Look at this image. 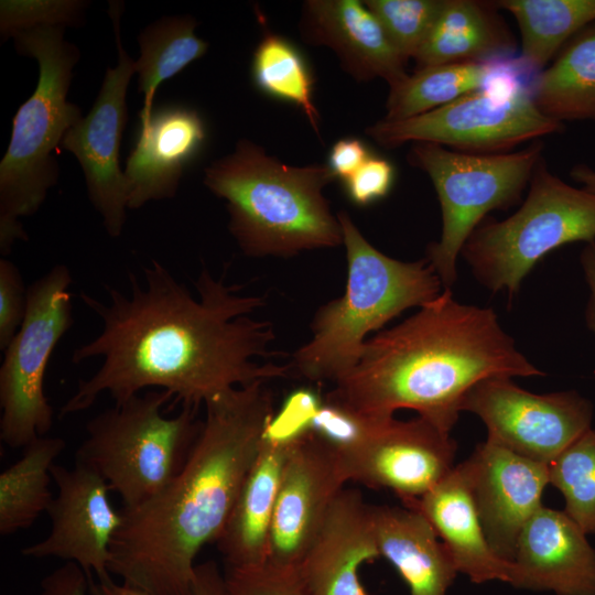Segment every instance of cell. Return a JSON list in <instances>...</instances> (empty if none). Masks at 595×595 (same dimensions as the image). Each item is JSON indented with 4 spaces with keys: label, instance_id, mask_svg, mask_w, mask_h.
Returning a JSON list of instances; mask_svg holds the SVG:
<instances>
[{
    "label": "cell",
    "instance_id": "1",
    "mask_svg": "<svg viewBox=\"0 0 595 595\" xmlns=\"http://www.w3.org/2000/svg\"><path fill=\"white\" fill-rule=\"evenodd\" d=\"M129 281V293L107 286V301L80 293L102 327L74 349L72 361L102 363L79 380L61 416L89 409L102 393L121 404L152 387L197 410L235 388L289 374V366L255 360L271 356L275 338L270 322L252 317L262 296L242 293L208 269L196 279L194 295L156 260L143 269L142 281L132 273Z\"/></svg>",
    "mask_w": 595,
    "mask_h": 595
},
{
    "label": "cell",
    "instance_id": "2",
    "mask_svg": "<svg viewBox=\"0 0 595 595\" xmlns=\"http://www.w3.org/2000/svg\"><path fill=\"white\" fill-rule=\"evenodd\" d=\"M266 382L207 402L181 472L151 499L121 509L109 564L121 583L150 595H194L195 559L220 534L274 415Z\"/></svg>",
    "mask_w": 595,
    "mask_h": 595
},
{
    "label": "cell",
    "instance_id": "3",
    "mask_svg": "<svg viewBox=\"0 0 595 595\" xmlns=\"http://www.w3.org/2000/svg\"><path fill=\"white\" fill-rule=\"evenodd\" d=\"M536 376L544 372L520 353L493 309L461 303L444 289L368 338L356 366L323 400L370 419L411 409L451 432L466 393L479 381Z\"/></svg>",
    "mask_w": 595,
    "mask_h": 595
},
{
    "label": "cell",
    "instance_id": "4",
    "mask_svg": "<svg viewBox=\"0 0 595 595\" xmlns=\"http://www.w3.org/2000/svg\"><path fill=\"white\" fill-rule=\"evenodd\" d=\"M328 164L293 166L240 139L205 169L204 184L226 201L228 229L248 257H292L343 245L337 215L324 196Z\"/></svg>",
    "mask_w": 595,
    "mask_h": 595
},
{
    "label": "cell",
    "instance_id": "5",
    "mask_svg": "<svg viewBox=\"0 0 595 595\" xmlns=\"http://www.w3.org/2000/svg\"><path fill=\"white\" fill-rule=\"evenodd\" d=\"M336 215L347 259L345 291L315 312L312 337L288 365L290 371L316 382L343 378L358 363L367 334L444 290L425 258L393 259L375 248L345 210Z\"/></svg>",
    "mask_w": 595,
    "mask_h": 595
},
{
    "label": "cell",
    "instance_id": "6",
    "mask_svg": "<svg viewBox=\"0 0 595 595\" xmlns=\"http://www.w3.org/2000/svg\"><path fill=\"white\" fill-rule=\"evenodd\" d=\"M64 26L42 25L14 32L19 54L37 61L34 93L12 120L8 149L0 163V251L9 253L18 239L26 240L19 218L31 216L58 181L52 151L82 118L67 100L73 69L80 53L64 39Z\"/></svg>",
    "mask_w": 595,
    "mask_h": 595
},
{
    "label": "cell",
    "instance_id": "7",
    "mask_svg": "<svg viewBox=\"0 0 595 595\" xmlns=\"http://www.w3.org/2000/svg\"><path fill=\"white\" fill-rule=\"evenodd\" d=\"M165 390L136 394L90 419L75 463L101 476L118 493L123 508L140 506L162 490L183 468L203 421L183 407L174 416L163 408Z\"/></svg>",
    "mask_w": 595,
    "mask_h": 595
},
{
    "label": "cell",
    "instance_id": "8",
    "mask_svg": "<svg viewBox=\"0 0 595 595\" xmlns=\"http://www.w3.org/2000/svg\"><path fill=\"white\" fill-rule=\"evenodd\" d=\"M595 241V193L552 173L542 158L521 206L508 218L486 217L461 251L475 279L509 300L549 252L573 242Z\"/></svg>",
    "mask_w": 595,
    "mask_h": 595
},
{
    "label": "cell",
    "instance_id": "9",
    "mask_svg": "<svg viewBox=\"0 0 595 595\" xmlns=\"http://www.w3.org/2000/svg\"><path fill=\"white\" fill-rule=\"evenodd\" d=\"M543 143L533 141L519 151L476 154L435 143H412L409 164L431 180L442 213V231L426 248L425 259L444 289L457 279V258L474 229L496 209L521 201L539 161Z\"/></svg>",
    "mask_w": 595,
    "mask_h": 595
},
{
    "label": "cell",
    "instance_id": "10",
    "mask_svg": "<svg viewBox=\"0 0 595 595\" xmlns=\"http://www.w3.org/2000/svg\"><path fill=\"white\" fill-rule=\"evenodd\" d=\"M72 275L57 264L28 288L22 324L4 349L0 368V440L11 448L45 436L53 409L44 393L50 357L73 324Z\"/></svg>",
    "mask_w": 595,
    "mask_h": 595
},
{
    "label": "cell",
    "instance_id": "11",
    "mask_svg": "<svg viewBox=\"0 0 595 595\" xmlns=\"http://www.w3.org/2000/svg\"><path fill=\"white\" fill-rule=\"evenodd\" d=\"M563 129V123L542 115L530 96L498 102L477 90L415 117L378 120L365 133L386 149L426 142L458 152L498 154Z\"/></svg>",
    "mask_w": 595,
    "mask_h": 595
},
{
    "label": "cell",
    "instance_id": "12",
    "mask_svg": "<svg viewBox=\"0 0 595 595\" xmlns=\"http://www.w3.org/2000/svg\"><path fill=\"white\" fill-rule=\"evenodd\" d=\"M357 419L351 436L334 445L349 480L391 489L404 501L423 496L455 466L457 444L451 432L420 415Z\"/></svg>",
    "mask_w": 595,
    "mask_h": 595
},
{
    "label": "cell",
    "instance_id": "13",
    "mask_svg": "<svg viewBox=\"0 0 595 595\" xmlns=\"http://www.w3.org/2000/svg\"><path fill=\"white\" fill-rule=\"evenodd\" d=\"M461 409L483 421L487 441L548 465L592 428L594 414L593 403L575 390L539 394L509 377L479 381Z\"/></svg>",
    "mask_w": 595,
    "mask_h": 595
},
{
    "label": "cell",
    "instance_id": "14",
    "mask_svg": "<svg viewBox=\"0 0 595 595\" xmlns=\"http://www.w3.org/2000/svg\"><path fill=\"white\" fill-rule=\"evenodd\" d=\"M123 2L110 1L109 15L118 51V62L107 68L98 96L85 117L64 136L61 147L77 159L87 193L110 237H119L126 221L128 185L120 169L122 132L128 120L127 90L136 73V61L121 42L120 18Z\"/></svg>",
    "mask_w": 595,
    "mask_h": 595
},
{
    "label": "cell",
    "instance_id": "15",
    "mask_svg": "<svg viewBox=\"0 0 595 595\" xmlns=\"http://www.w3.org/2000/svg\"><path fill=\"white\" fill-rule=\"evenodd\" d=\"M348 476L337 448L312 430L285 459L270 526L268 560L298 569Z\"/></svg>",
    "mask_w": 595,
    "mask_h": 595
},
{
    "label": "cell",
    "instance_id": "16",
    "mask_svg": "<svg viewBox=\"0 0 595 595\" xmlns=\"http://www.w3.org/2000/svg\"><path fill=\"white\" fill-rule=\"evenodd\" d=\"M57 495L47 515L51 531L21 550L29 558H57L78 564L88 577H110V547L122 523L121 510L111 505L107 482L93 469L75 463L51 469Z\"/></svg>",
    "mask_w": 595,
    "mask_h": 595
},
{
    "label": "cell",
    "instance_id": "17",
    "mask_svg": "<svg viewBox=\"0 0 595 595\" xmlns=\"http://www.w3.org/2000/svg\"><path fill=\"white\" fill-rule=\"evenodd\" d=\"M463 463L488 543L499 558L513 563L520 533L542 506L549 465L487 440Z\"/></svg>",
    "mask_w": 595,
    "mask_h": 595
},
{
    "label": "cell",
    "instance_id": "18",
    "mask_svg": "<svg viewBox=\"0 0 595 595\" xmlns=\"http://www.w3.org/2000/svg\"><path fill=\"white\" fill-rule=\"evenodd\" d=\"M299 30L305 43L331 48L358 82L381 78L392 87L409 76L407 61L364 1L307 0Z\"/></svg>",
    "mask_w": 595,
    "mask_h": 595
},
{
    "label": "cell",
    "instance_id": "19",
    "mask_svg": "<svg viewBox=\"0 0 595 595\" xmlns=\"http://www.w3.org/2000/svg\"><path fill=\"white\" fill-rule=\"evenodd\" d=\"M512 586L556 595H595V549L565 513L544 507L523 527Z\"/></svg>",
    "mask_w": 595,
    "mask_h": 595
},
{
    "label": "cell",
    "instance_id": "20",
    "mask_svg": "<svg viewBox=\"0 0 595 595\" xmlns=\"http://www.w3.org/2000/svg\"><path fill=\"white\" fill-rule=\"evenodd\" d=\"M371 506L357 489L337 495L296 569L309 595H368L360 566L380 556Z\"/></svg>",
    "mask_w": 595,
    "mask_h": 595
},
{
    "label": "cell",
    "instance_id": "21",
    "mask_svg": "<svg viewBox=\"0 0 595 595\" xmlns=\"http://www.w3.org/2000/svg\"><path fill=\"white\" fill-rule=\"evenodd\" d=\"M140 125L123 171L129 209H138L150 201L173 198L186 166L206 138L199 113L183 106L153 108L150 119Z\"/></svg>",
    "mask_w": 595,
    "mask_h": 595
},
{
    "label": "cell",
    "instance_id": "22",
    "mask_svg": "<svg viewBox=\"0 0 595 595\" xmlns=\"http://www.w3.org/2000/svg\"><path fill=\"white\" fill-rule=\"evenodd\" d=\"M402 502L430 521L458 573L476 584L500 581L512 585L515 564L499 558L488 543L463 462L423 496Z\"/></svg>",
    "mask_w": 595,
    "mask_h": 595
},
{
    "label": "cell",
    "instance_id": "23",
    "mask_svg": "<svg viewBox=\"0 0 595 595\" xmlns=\"http://www.w3.org/2000/svg\"><path fill=\"white\" fill-rule=\"evenodd\" d=\"M298 436H278L266 430L234 508L215 541L226 567H250L267 562L281 474Z\"/></svg>",
    "mask_w": 595,
    "mask_h": 595
},
{
    "label": "cell",
    "instance_id": "24",
    "mask_svg": "<svg viewBox=\"0 0 595 595\" xmlns=\"http://www.w3.org/2000/svg\"><path fill=\"white\" fill-rule=\"evenodd\" d=\"M375 537L411 595H446L456 574L454 561L430 521L418 510L371 506Z\"/></svg>",
    "mask_w": 595,
    "mask_h": 595
},
{
    "label": "cell",
    "instance_id": "25",
    "mask_svg": "<svg viewBox=\"0 0 595 595\" xmlns=\"http://www.w3.org/2000/svg\"><path fill=\"white\" fill-rule=\"evenodd\" d=\"M517 41L495 1L445 0L430 35L413 58L415 69L485 62L516 54Z\"/></svg>",
    "mask_w": 595,
    "mask_h": 595
},
{
    "label": "cell",
    "instance_id": "26",
    "mask_svg": "<svg viewBox=\"0 0 595 595\" xmlns=\"http://www.w3.org/2000/svg\"><path fill=\"white\" fill-rule=\"evenodd\" d=\"M532 101L545 117L595 122V22L576 33L542 69Z\"/></svg>",
    "mask_w": 595,
    "mask_h": 595
},
{
    "label": "cell",
    "instance_id": "27",
    "mask_svg": "<svg viewBox=\"0 0 595 595\" xmlns=\"http://www.w3.org/2000/svg\"><path fill=\"white\" fill-rule=\"evenodd\" d=\"M66 446L57 436H39L24 447L22 456L0 474V534H12L33 524L46 512L52 466Z\"/></svg>",
    "mask_w": 595,
    "mask_h": 595
},
{
    "label": "cell",
    "instance_id": "28",
    "mask_svg": "<svg viewBox=\"0 0 595 595\" xmlns=\"http://www.w3.org/2000/svg\"><path fill=\"white\" fill-rule=\"evenodd\" d=\"M521 35L520 56L537 72L581 30L595 22V0H499Z\"/></svg>",
    "mask_w": 595,
    "mask_h": 595
},
{
    "label": "cell",
    "instance_id": "29",
    "mask_svg": "<svg viewBox=\"0 0 595 595\" xmlns=\"http://www.w3.org/2000/svg\"><path fill=\"white\" fill-rule=\"evenodd\" d=\"M198 22L192 15H166L150 23L138 35L140 57L136 61L138 90L143 94L140 123L150 119L159 85L201 58L208 43L195 35Z\"/></svg>",
    "mask_w": 595,
    "mask_h": 595
},
{
    "label": "cell",
    "instance_id": "30",
    "mask_svg": "<svg viewBox=\"0 0 595 595\" xmlns=\"http://www.w3.org/2000/svg\"><path fill=\"white\" fill-rule=\"evenodd\" d=\"M484 62L441 64L414 69L413 74L389 87L387 120H403L445 106L480 89Z\"/></svg>",
    "mask_w": 595,
    "mask_h": 595
},
{
    "label": "cell",
    "instance_id": "31",
    "mask_svg": "<svg viewBox=\"0 0 595 595\" xmlns=\"http://www.w3.org/2000/svg\"><path fill=\"white\" fill-rule=\"evenodd\" d=\"M251 75L261 91L300 108L320 136L313 78L303 56L290 41L266 32L253 51Z\"/></svg>",
    "mask_w": 595,
    "mask_h": 595
},
{
    "label": "cell",
    "instance_id": "32",
    "mask_svg": "<svg viewBox=\"0 0 595 595\" xmlns=\"http://www.w3.org/2000/svg\"><path fill=\"white\" fill-rule=\"evenodd\" d=\"M549 482L562 494L565 513L595 534V430L588 429L549 464Z\"/></svg>",
    "mask_w": 595,
    "mask_h": 595
},
{
    "label": "cell",
    "instance_id": "33",
    "mask_svg": "<svg viewBox=\"0 0 595 595\" xmlns=\"http://www.w3.org/2000/svg\"><path fill=\"white\" fill-rule=\"evenodd\" d=\"M364 3L408 62L414 58L423 46L445 0H366Z\"/></svg>",
    "mask_w": 595,
    "mask_h": 595
},
{
    "label": "cell",
    "instance_id": "34",
    "mask_svg": "<svg viewBox=\"0 0 595 595\" xmlns=\"http://www.w3.org/2000/svg\"><path fill=\"white\" fill-rule=\"evenodd\" d=\"M0 6V25L2 40L20 30L42 25L76 26L83 23L87 2L77 0L63 1H8Z\"/></svg>",
    "mask_w": 595,
    "mask_h": 595
},
{
    "label": "cell",
    "instance_id": "35",
    "mask_svg": "<svg viewBox=\"0 0 595 595\" xmlns=\"http://www.w3.org/2000/svg\"><path fill=\"white\" fill-rule=\"evenodd\" d=\"M228 595H309L296 569L266 562L250 567H226Z\"/></svg>",
    "mask_w": 595,
    "mask_h": 595
},
{
    "label": "cell",
    "instance_id": "36",
    "mask_svg": "<svg viewBox=\"0 0 595 595\" xmlns=\"http://www.w3.org/2000/svg\"><path fill=\"white\" fill-rule=\"evenodd\" d=\"M485 75L480 91L498 102H509L530 96L539 72L520 54L500 55L484 62Z\"/></svg>",
    "mask_w": 595,
    "mask_h": 595
},
{
    "label": "cell",
    "instance_id": "37",
    "mask_svg": "<svg viewBox=\"0 0 595 595\" xmlns=\"http://www.w3.org/2000/svg\"><path fill=\"white\" fill-rule=\"evenodd\" d=\"M28 289L18 267L0 260V349L4 351L18 333L25 315Z\"/></svg>",
    "mask_w": 595,
    "mask_h": 595
},
{
    "label": "cell",
    "instance_id": "38",
    "mask_svg": "<svg viewBox=\"0 0 595 595\" xmlns=\"http://www.w3.org/2000/svg\"><path fill=\"white\" fill-rule=\"evenodd\" d=\"M392 164L381 158L369 156L347 180L349 198L357 205H368L385 197L393 182Z\"/></svg>",
    "mask_w": 595,
    "mask_h": 595
},
{
    "label": "cell",
    "instance_id": "39",
    "mask_svg": "<svg viewBox=\"0 0 595 595\" xmlns=\"http://www.w3.org/2000/svg\"><path fill=\"white\" fill-rule=\"evenodd\" d=\"M89 595H150L110 577L96 581L89 577ZM194 595H228L225 575L217 563L206 561L195 567Z\"/></svg>",
    "mask_w": 595,
    "mask_h": 595
},
{
    "label": "cell",
    "instance_id": "40",
    "mask_svg": "<svg viewBox=\"0 0 595 595\" xmlns=\"http://www.w3.org/2000/svg\"><path fill=\"white\" fill-rule=\"evenodd\" d=\"M40 595H89V577L78 564L66 562L42 580Z\"/></svg>",
    "mask_w": 595,
    "mask_h": 595
},
{
    "label": "cell",
    "instance_id": "41",
    "mask_svg": "<svg viewBox=\"0 0 595 595\" xmlns=\"http://www.w3.org/2000/svg\"><path fill=\"white\" fill-rule=\"evenodd\" d=\"M366 145L355 138L337 141L329 153L328 166L335 177L347 180L369 158Z\"/></svg>",
    "mask_w": 595,
    "mask_h": 595
},
{
    "label": "cell",
    "instance_id": "42",
    "mask_svg": "<svg viewBox=\"0 0 595 595\" xmlns=\"http://www.w3.org/2000/svg\"><path fill=\"white\" fill-rule=\"evenodd\" d=\"M580 263L588 290L585 322L595 336V241L584 244L580 255Z\"/></svg>",
    "mask_w": 595,
    "mask_h": 595
},
{
    "label": "cell",
    "instance_id": "43",
    "mask_svg": "<svg viewBox=\"0 0 595 595\" xmlns=\"http://www.w3.org/2000/svg\"><path fill=\"white\" fill-rule=\"evenodd\" d=\"M570 176L583 188L595 193V169L592 166L584 163L575 164L570 171Z\"/></svg>",
    "mask_w": 595,
    "mask_h": 595
}]
</instances>
